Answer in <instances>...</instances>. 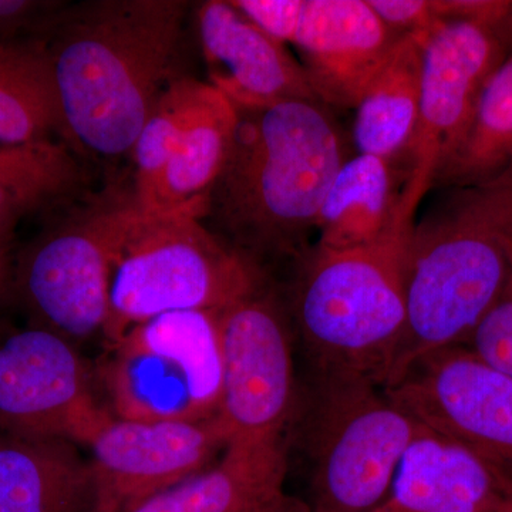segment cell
<instances>
[{
    "label": "cell",
    "mask_w": 512,
    "mask_h": 512,
    "mask_svg": "<svg viewBox=\"0 0 512 512\" xmlns=\"http://www.w3.org/2000/svg\"><path fill=\"white\" fill-rule=\"evenodd\" d=\"M198 33L211 86L237 109L318 100L301 63L231 2L202 3Z\"/></svg>",
    "instance_id": "obj_15"
},
{
    "label": "cell",
    "mask_w": 512,
    "mask_h": 512,
    "mask_svg": "<svg viewBox=\"0 0 512 512\" xmlns=\"http://www.w3.org/2000/svg\"><path fill=\"white\" fill-rule=\"evenodd\" d=\"M29 211L22 201L0 185V242L8 244L16 222L23 212Z\"/></svg>",
    "instance_id": "obj_30"
},
{
    "label": "cell",
    "mask_w": 512,
    "mask_h": 512,
    "mask_svg": "<svg viewBox=\"0 0 512 512\" xmlns=\"http://www.w3.org/2000/svg\"><path fill=\"white\" fill-rule=\"evenodd\" d=\"M370 8L397 37H417L426 40L440 19L433 0H367Z\"/></svg>",
    "instance_id": "obj_29"
},
{
    "label": "cell",
    "mask_w": 512,
    "mask_h": 512,
    "mask_svg": "<svg viewBox=\"0 0 512 512\" xmlns=\"http://www.w3.org/2000/svg\"><path fill=\"white\" fill-rule=\"evenodd\" d=\"M94 512H127L212 466L228 447L217 417L146 421L109 414L86 441Z\"/></svg>",
    "instance_id": "obj_12"
},
{
    "label": "cell",
    "mask_w": 512,
    "mask_h": 512,
    "mask_svg": "<svg viewBox=\"0 0 512 512\" xmlns=\"http://www.w3.org/2000/svg\"><path fill=\"white\" fill-rule=\"evenodd\" d=\"M221 311L164 313L109 343L101 380L120 419L217 417L224 382Z\"/></svg>",
    "instance_id": "obj_7"
},
{
    "label": "cell",
    "mask_w": 512,
    "mask_h": 512,
    "mask_svg": "<svg viewBox=\"0 0 512 512\" xmlns=\"http://www.w3.org/2000/svg\"><path fill=\"white\" fill-rule=\"evenodd\" d=\"M52 130L60 113L43 43L0 42V144L42 143Z\"/></svg>",
    "instance_id": "obj_23"
},
{
    "label": "cell",
    "mask_w": 512,
    "mask_h": 512,
    "mask_svg": "<svg viewBox=\"0 0 512 512\" xmlns=\"http://www.w3.org/2000/svg\"><path fill=\"white\" fill-rule=\"evenodd\" d=\"M237 111L234 143L207 217L217 222L222 241L265 274V264L295 265L312 248L323 200L350 157L349 141L318 100Z\"/></svg>",
    "instance_id": "obj_2"
},
{
    "label": "cell",
    "mask_w": 512,
    "mask_h": 512,
    "mask_svg": "<svg viewBox=\"0 0 512 512\" xmlns=\"http://www.w3.org/2000/svg\"><path fill=\"white\" fill-rule=\"evenodd\" d=\"M512 282V167L488 183L450 188L413 225L406 323L386 387L423 357L466 346Z\"/></svg>",
    "instance_id": "obj_3"
},
{
    "label": "cell",
    "mask_w": 512,
    "mask_h": 512,
    "mask_svg": "<svg viewBox=\"0 0 512 512\" xmlns=\"http://www.w3.org/2000/svg\"><path fill=\"white\" fill-rule=\"evenodd\" d=\"M376 512H512V476L464 444L421 427Z\"/></svg>",
    "instance_id": "obj_16"
},
{
    "label": "cell",
    "mask_w": 512,
    "mask_h": 512,
    "mask_svg": "<svg viewBox=\"0 0 512 512\" xmlns=\"http://www.w3.org/2000/svg\"><path fill=\"white\" fill-rule=\"evenodd\" d=\"M0 512H94L89 460L69 440L0 434Z\"/></svg>",
    "instance_id": "obj_18"
},
{
    "label": "cell",
    "mask_w": 512,
    "mask_h": 512,
    "mask_svg": "<svg viewBox=\"0 0 512 512\" xmlns=\"http://www.w3.org/2000/svg\"><path fill=\"white\" fill-rule=\"evenodd\" d=\"M265 285V274L200 218L138 210L111 258L103 338L180 311H222Z\"/></svg>",
    "instance_id": "obj_6"
},
{
    "label": "cell",
    "mask_w": 512,
    "mask_h": 512,
    "mask_svg": "<svg viewBox=\"0 0 512 512\" xmlns=\"http://www.w3.org/2000/svg\"><path fill=\"white\" fill-rule=\"evenodd\" d=\"M13 288V268L10 264L8 244L0 242V301Z\"/></svg>",
    "instance_id": "obj_31"
},
{
    "label": "cell",
    "mask_w": 512,
    "mask_h": 512,
    "mask_svg": "<svg viewBox=\"0 0 512 512\" xmlns=\"http://www.w3.org/2000/svg\"><path fill=\"white\" fill-rule=\"evenodd\" d=\"M231 3L282 45L295 40L305 8V0H231Z\"/></svg>",
    "instance_id": "obj_28"
},
{
    "label": "cell",
    "mask_w": 512,
    "mask_h": 512,
    "mask_svg": "<svg viewBox=\"0 0 512 512\" xmlns=\"http://www.w3.org/2000/svg\"><path fill=\"white\" fill-rule=\"evenodd\" d=\"M421 427L372 380L311 373L288 433L305 466L309 512L379 510Z\"/></svg>",
    "instance_id": "obj_5"
},
{
    "label": "cell",
    "mask_w": 512,
    "mask_h": 512,
    "mask_svg": "<svg viewBox=\"0 0 512 512\" xmlns=\"http://www.w3.org/2000/svg\"><path fill=\"white\" fill-rule=\"evenodd\" d=\"M237 123L234 104L211 86L174 147L156 190L138 210L204 220L212 190L231 153Z\"/></svg>",
    "instance_id": "obj_19"
},
{
    "label": "cell",
    "mask_w": 512,
    "mask_h": 512,
    "mask_svg": "<svg viewBox=\"0 0 512 512\" xmlns=\"http://www.w3.org/2000/svg\"><path fill=\"white\" fill-rule=\"evenodd\" d=\"M504 59V36L484 23L440 19L424 40L419 123L399 202L404 221L414 222L441 165L466 133L485 83Z\"/></svg>",
    "instance_id": "obj_10"
},
{
    "label": "cell",
    "mask_w": 512,
    "mask_h": 512,
    "mask_svg": "<svg viewBox=\"0 0 512 512\" xmlns=\"http://www.w3.org/2000/svg\"><path fill=\"white\" fill-rule=\"evenodd\" d=\"M423 42L400 37L356 106L352 143L357 154L406 163L421 100Z\"/></svg>",
    "instance_id": "obj_21"
},
{
    "label": "cell",
    "mask_w": 512,
    "mask_h": 512,
    "mask_svg": "<svg viewBox=\"0 0 512 512\" xmlns=\"http://www.w3.org/2000/svg\"><path fill=\"white\" fill-rule=\"evenodd\" d=\"M399 39L367 0H305L292 45L316 99L350 110Z\"/></svg>",
    "instance_id": "obj_14"
},
{
    "label": "cell",
    "mask_w": 512,
    "mask_h": 512,
    "mask_svg": "<svg viewBox=\"0 0 512 512\" xmlns=\"http://www.w3.org/2000/svg\"><path fill=\"white\" fill-rule=\"evenodd\" d=\"M288 443L228 444L212 466L127 512H309L286 490Z\"/></svg>",
    "instance_id": "obj_17"
},
{
    "label": "cell",
    "mask_w": 512,
    "mask_h": 512,
    "mask_svg": "<svg viewBox=\"0 0 512 512\" xmlns=\"http://www.w3.org/2000/svg\"><path fill=\"white\" fill-rule=\"evenodd\" d=\"M467 348L512 379V282L468 339Z\"/></svg>",
    "instance_id": "obj_26"
},
{
    "label": "cell",
    "mask_w": 512,
    "mask_h": 512,
    "mask_svg": "<svg viewBox=\"0 0 512 512\" xmlns=\"http://www.w3.org/2000/svg\"><path fill=\"white\" fill-rule=\"evenodd\" d=\"M404 181L406 171L402 165L367 154L350 156L323 200L316 245L348 249L383 237L400 218Z\"/></svg>",
    "instance_id": "obj_20"
},
{
    "label": "cell",
    "mask_w": 512,
    "mask_h": 512,
    "mask_svg": "<svg viewBox=\"0 0 512 512\" xmlns=\"http://www.w3.org/2000/svg\"><path fill=\"white\" fill-rule=\"evenodd\" d=\"M386 390L421 426L512 476V379L467 346L423 357Z\"/></svg>",
    "instance_id": "obj_13"
},
{
    "label": "cell",
    "mask_w": 512,
    "mask_h": 512,
    "mask_svg": "<svg viewBox=\"0 0 512 512\" xmlns=\"http://www.w3.org/2000/svg\"><path fill=\"white\" fill-rule=\"evenodd\" d=\"M64 6L55 0H0V42L39 40Z\"/></svg>",
    "instance_id": "obj_27"
},
{
    "label": "cell",
    "mask_w": 512,
    "mask_h": 512,
    "mask_svg": "<svg viewBox=\"0 0 512 512\" xmlns=\"http://www.w3.org/2000/svg\"><path fill=\"white\" fill-rule=\"evenodd\" d=\"M512 167V55L494 70L478 97L466 133L441 165L433 188L488 183Z\"/></svg>",
    "instance_id": "obj_22"
},
{
    "label": "cell",
    "mask_w": 512,
    "mask_h": 512,
    "mask_svg": "<svg viewBox=\"0 0 512 512\" xmlns=\"http://www.w3.org/2000/svg\"><path fill=\"white\" fill-rule=\"evenodd\" d=\"M137 212L134 200L97 202L29 244L13 269V289L35 325L77 348L104 336L111 258Z\"/></svg>",
    "instance_id": "obj_8"
},
{
    "label": "cell",
    "mask_w": 512,
    "mask_h": 512,
    "mask_svg": "<svg viewBox=\"0 0 512 512\" xmlns=\"http://www.w3.org/2000/svg\"><path fill=\"white\" fill-rule=\"evenodd\" d=\"M79 180L76 161L59 144H0V185L15 194L29 211L63 197Z\"/></svg>",
    "instance_id": "obj_25"
},
{
    "label": "cell",
    "mask_w": 512,
    "mask_h": 512,
    "mask_svg": "<svg viewBox=\"0 0 512 512\" xmlns=\"http://www.w3.org/2000/svg\"><path fill=\"white\" fill-rule=\"evenodd\" d=\"M187 2L94 0L64 6L40 42L60 130L101 157L130 154L175 77Z\"/></svg>",
    "instance_id": "obj_1"
},
{
    "label": "cell",
    "mask_w": 512,
    "mask_h": 512,
    "mask_svg": "<svg viewBox=\"0 0 512 512\" xmlns=\"http://www.w3.org/2000/svg\"><path fill=\"white\" fill-rule=\"evenodd\" d=\"M224 382L217 419L228 444L288 443L299 384L284 299L266 288L220 313Z\"/></svg>",
    "instance_id": "obj_9"
},
{
    "label": "cell",
    "mask_w": 512,
    "mask_h": 512,
    "mask_svg": "<svg viewBox=\"0 0 512 512\" xmlns=\"http://www.w3.org/2000/svg\"><path fill=\"white\" fill-rule=\"evenodd\" d=\"M109 414L72 342L37 325L0 335V430L86 444Z\"/></svg>",
    "instance_id": "obj_11"
},
{
    "label": "cell",
    "mask_w": 512,
    "mask_h": 512,
    "mask_svg": "<svg viewBox=\"0 0 512 512\" xmlns=\"http://www.w3.org/2000/svg\"><path fill=\"white\" fill-rule=\"evenodd\" d=\"M210 87V83L175 77L158 97L130 153L134 161L133 200L137 208L150 200L174 147Z\"/></svg>",
    "instance_id": "obj_24"
},
{
    "label": "cell",
    "mask_w": 512,
    "mask_h": 512,
    "mask_svg": "<svg viewBox=\"0 0 512 512\" xmlns=\"http://www.w3.org/2000/svg\"><path fill=\"white\" fill-rule=\"evenodd\" d=\"M413 225L399 218L362 247L315 244L293 265L285 303L311 373L362 377L386 387L406 323Z\"/></svg>",
    "instance_id": "obj_4"
}]
</instances>
